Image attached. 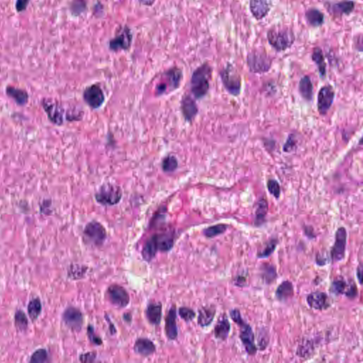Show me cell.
Segmentation results:
<instances>
[{
  "instance_id": "cell-1",
  "label": "cell",
  "mask_w": 363,
  "mask_h": 363,
  "mask_svg": "<svg viewBox=\"0 0 363 363\" xmlns=\"http://www.w3.org/2000/svg\"><path fill=\"white\" fill-rule=\"evenodd\" d=\"M268 42L275 50L281 52L292 47L295 36L291 28L282 26L272 27L267 33Z\"/></svg>"
},
{
  "instance_id": "cell-2",
  "label": "cell",
  "mask_w": 363,
  "mask_h": 363,
  "mask_svg": "<svg viewBox=\"0 0 363 363\" xmlns=\"http://www.w3.org/2000/svg\"><path fill=\"white\" fill-rule=\"evenodd\" d=\"M212 73V68L206 63L196 68L192 75L190 81L191 91L198 100L203 98L207 94Z\"/></svg>"
},
{
  "instance_id": "cell-3",
  "label": "cell",
  "mask_w": 363,
  "mask_h": 363,
  "mask_svg": "<svg viewBox=\"0 0 363 363\" xmlns=\"http://www.w3.org/2000/svg\"><path fill=\"white\" fill-rule=\"evenodd\" d=\"M221 79L228 93L237 96L241 90V78L231 64L228 63L221 71Z\"/></svg>"
},
{
  "instance_id": "cell-4",
  "label": "cell",
  "mask_w": 363,
  "mask_h": 363,
  "mask_svg": "<svg viewBox=\"0 0 363 363\" xmlns=\"http://www.w3.org/2000/svg\"><path fill=\"white\" fill-rule=\"evenodd\" d=\"M122 197L119 187L112 184L103 185L95 195L97 202L104 206H113L118 204Z\"/></svg>"
},
{
  "instance_id": "cell-5",
  "label": "cell",
  "mask_w": 363,
  "mask_h": 363,
  "mask_svg": "<svg viewBox=\"0 0 363 363\" xmlns=\"http://www.w3.org/2000/svg\"><path fill=\"white\" fill-rule=\"evenodd\" d=\"M247 64L251 73H264L271 68L272 60L265 53L252 51L248 55Z\"/></svg>"
},
{
  "instance_id": "cell-6",
  "label": "cell",
  "mask_w": 363,
  "mask_h": 363,
  "mask_svg": "<svg viewBox=\"0 0 363 363\" xmlns=\"http://www.w3.org/2000/svg\"><path fill=\"white\" fill-rule=\"evenodd\" d=\"M84 235L88 241L94 246L103 244L107 238L105 227L97 222H89L84 230Z\"/></svg>"
},
{
  "instance_id": "cell-7",
  "label": "cell",
  "mask_w": 363,
  "mask_h": 363,
  "mask_svg": "<svg viewBox=\"0 0 363 363\" xmlns=\"http://www.w3.org/2000/svg\"><path fill=\"white\" fill-rule=\"evenodd\" d=\"M347 244V231L344 227H340L335 236V243L331 251L332 261H341L345 257Z\"/></svg>"
},
{
  "instance_id": "cell-8",
  "label": "cell",
  "mask_w": 363,
  "mask_h": 363,
  "mask_svg": "<svg viewBox=\"0 0 363 363\" xmlns=\"http://www.w3.org/2000/svg\"><path fill=\"white\" fill-rule=\"evenodd\" d=\"M45 112L53 124L62 125L65 119V111L61 105L49 99H44L41 102Z\"/></svg>"
},
{
  "instance_id": "cell-9",
  "label": "cell",
  "mask_w": 363,
  "mask_h": 363,
  "mask_svg": "<svg viewBox=\"0 0 363 363\" xmlns=\"http://www.w3.org/2000/svg\"><path fill=\"white\" fill-rule=\"evenodd\" d=\"M107 294L111 303L119 308H124L130 302V297L127 291L118 284L110 286L107 289Z\"/></svg>"
},
{
  "instance_id": "cell-10",
  "label": "cell",
  "mask_w": 363,
  "mask_h": 363,
  "mask_svg": "<svg viewBox=\"0 0 363 363\" xmlns=\"http://www.w3.org/2000/svg\"><path fill=\"white\" fill-rule=\"evenodd\" d=\"M83 98L84 102L94 110L102 107L105 100L103 91L98 84H92L86 88L83 93Z\"/></svg>"
},
{
  "instance_id": "cell-11",
  "label": "cell",
  "mask_w": 363,
  "mask_h": 363,
  "mask_svg": "<svg viewBox=\"0 0 363 363\" xmlns=\"http://www.w3.org/2000/svg\"><path fill=\"white\" fill-rule=\"evenodd\" d=\"M335 98V91L332 85L321 88L318 94L317 108L320 114L325 115L332 107Z\"/></svg>"
},
{
  "instance_id": "cell-12",
  "label": "cell",
  "mask_w": 363,
  "mask_h": 363,
  "mask_svg": "<svg viewBox=\"0 0 363 363\" xmlns=\"http://www.w3.org/2000/svg\"><path fill=\"white\" fill-rule=\"evenodd\" d=\"M240 327H241V332H240L239 337L243 345H244L245 349L249 355L253 356L257 352L253 331L251 326L246 324V322L243 323L241 325H240Z\"/></svg>"
},
{
  "instance_id": "cell-13",
  "label": "cell",
  "mask_w": 363,
  "mask_h": 363,
  "mask_svg": "<svg viewBox=\"0 0 363 363\" xmlns=\"http://www.w3.org/2000/svg\"><path fill=\"white\" fill-rule=\"evenodd\" d=\"M132 38L130 29L128 27H124L119 35L115 36V38H112L110 41V44H109L110 49L113 51L127 50L132 44Z\"/></svg>"
},
{
  "instance_id": "cell-14",
  "label": "cell",
  "mask_w": 363,
  "mask_h": 363,
  "mask_svg": "<svg viewBox=\"0 0 363 363\" xmlns=\"http://www.w3.org/2000/svg\"><path fill=\"white\" fill-rule=\"evenodd\" d=\"M63 319L65 324L73 330L80 331L83 326V313L75 307H68L65 309L63 313Z\"/></svg>"
},
{
  "instance_id": "cell-15",
  "label": "cell",
  "mask_w": 363,
  "mask_h": 363,
  "mask_svg": "<svg viewBox=\"0 0 363 363\" xmlns=\"http://www.w3.org/2000/svg\"><path fill=\"white\" fill-rule=\"evenodd\" d=\"M328 12L335 17L348 15L353 12L355 9L354 1L351 0H343L337 3L328 4L326 5Z\"/></svg>"
},
{
  "instance_id": "cell-16",
  "label": "cell",
  "mask_w": 363,
  "mask_h": 363,
  "mask_svg": "<svg viewBox=\"0 0 363 363\" xmlns=\"http://www.w3.org/2000/svg\"><path fill=\"white\" fill-rule=\"evenodd\" d=\"M307 302L308 306L315 310L326 309L329 307V297L325 292H311L307 296Z\"/></svg>"
},
{
  "instance_id": "cell-17",
  "label": "cell",
  "mask_w": 363,
  "mask_h": 363,
  "mask_svg": "<svg viewBox=\"0 0 363 363\" xmlns=\"http://www.w3.org/2000/svg\"><path fill=\"white\" fill-rule=\"evenodd\" d=\"M271 8L268 0H250L251 14L257 20L263 19L268 15Z\"/></svg>"
},
{
  "instance_id": "cell-18",
  "label": "cell",
  "mask_w": 363,
  "mask_h": 363,
  "mask_svg": "<svg viewBox=\"0 0 363 363\" xmlns=\"http://www.w3.org/2000/svg\"><path fill=\"white\" fill-rule=\"evenodd\" d=\"M153 241L157 250L161 252H168L172 249L174 246L173 235L170 233H159L153 236Z\"/></svg>"
},
{
  "instance_id": "cell-19",
  "label": "cell",
  "mask_w": 363,
  "mask_h": 363,
  "mask_svg": "<svg viewBox=\"0 0 363 363\" xmlns=\"http://www.w3.org/2000/svg\"><path fill=\"white\" fill-rule=\"evenodd\" d=\"M176 317H177L176 308L175 306H172L169 309L166 319V335L169 340H175L178 335Z\"/></svg>"
},
{
  "instance_id": "cell-20",
  "label": "cell",
  "mask_w": 363,
  "mask_h": 363,
  "mask_svg": "<svg viewBox=\"0 0 363 363\" xmlns=\"http://www.w3.org/2000/svg\"><path fill=\"white\" fill-rule=\"evenodd\" d=\"M156 345L148 338H139L134 345V351L137 354L147 357L156 351Z\"/></svg>"
},
{
  "instance_id": "cell-21",
  "label": "cell",
  "mask_w": 363,
  "mask_h": 363,
  "mask_svg": "<svg viewBox=\"0 0 363 363\" xmlns=\"http://www.w3.org/2000/svg\"><path fill=\"white\" fill-rule=\"evenodd\" d=\"M182 112L184 117L188 121H191L197 114L198 108L196 102L190 96H186L182 100Z\"/></svg>"
},
{
  "instance_id": "cell-22",
  "label": "cell",
  "mask_w": 363,
  "mask_h": 363,
  "mask_svg": "<svg viewBox=\"0 0 363 363\" xmlns=\"http://www.w3.org/2000/svg\"><path fill=\"white\" fill-rule=\"evenodd\" d=\"M6 93L8 97L12 99L17 105L20 106H25L28 102V94L25 89L13 87V86H8L6 88Z\"/></svg>"
},
{
  "instance_id": "cell-23",
  "label": "cell",
  "mask_w": 363,
  "mask_h": 363,
  "mask_svg": "<svg viewBox=\"0 0 363 363\" xmlns=\"http://www.w3.org/2000/svg\"><path fill=\"white\" fill-rule=\"evenodd\" d=\"M147 319L151 324L158 325L162 318V305L161 303H150L145 311Z\"/></svg>"
},
{
  "instance_id": "cell-24",
  "label": "cell",
  "mask_w": 363,
  "mask_h": 363,
  "mask_svg": "<svg viewBox=\"0 0 363 363\" xmlns=\"http://www.w3.org/2000/svg\"><path fill=\"white\" fill-rule=\"evenodd\" d=\"M216 315V309L213 307H203L199 310L198 324L201 327L210 325L214 321Z\"/></svg>"
},
{
  "instance_id": "cell-25",
  "label": "cell",
  "mask_w": 363,
  "mask_h": 363,
  "mask_svg": "<svg viewBox=\"0 0 363 363\" xmlns=\"http://www.w3.org/2000/svg\"><path fill=\"white\" fill-rule=\"evenodd\" d=\"M231 332V324L226 318H222L217 322L214 327V335L221 340H225L228 338Z\"/></svg>"
},
{
  "instance_id": "cell-26",
  "label": "cell",
  "mask_w": 363,
  "mask_h": 363,
  "mask_svg": "<svg viewBox=\"0 0 363 363\" xmlns=\"http://www.w3.org/2000/svg\"><path fill=\"white\" fill-rule=\"evenodd\" d=\"M299 91L301 96L307 102H310L313 99V84L311 78L305 75L300 80L299 83Z\"/></svg>"
},
{
  "instance_id": "cell-27",
  "label": "cell",
  "mask_w": 363,
  "mask_h": 363,
  "mask_svg": "<svg viewBox=\"0 0 363 363\" xmlns=\"http://www.w3.org/2000/svg\"><path fill=\"white\" fill-rule=\"evenodd\" d=\"M305 17L308 25L313 27H321L324 22V14L315 8L308 9L305 13Z\"/></svg>"
},
{
  "instance_id": "cell-28",
  "label": "cell",
  "mask_w": 363,
  "mask_h": 363,
  "mask_svg": "<svg viewBox=\"0 0 363 363\" xmlns=\"http://www.w3.org/2000/svg\"><path fill=\"white\" fill-rule=\"evenodd\" d=\"M294 294L293 284L289 281H284L277 288L276 298L279 301H286Z\"/></svg>"
},
{
  "instance_id": "cell-29",
  "label": "cell",
  "mask_w": 363,
  "mask_h": 363,
  "mask_svg": "<svg viewBox=\"0 0 363 363\" xmlns=\"http://www.w3.org/2000/svg\"><path fill=\"white\" fill-rule=\"evenodd\" d=\"M311 59L317 65L319 74L321 78H324L326 75V64L322 49L320 47H316L313 49Z\"/></svg>"
},
{
  "instance_id": "cell-30",
  "label": "cell",
  "mask_w": 363,
  "mask_h": 363,
  "mask_svg": "<svg viewBox=\"0 0 363 363\" xmlns=\"http://www.w3.org/2000/svg\"><path fill=\"white\" fill-rule=\"evenodd\" d=\"M268 210V201L265 198H262L257 203L256 211H255V223L257 226L263 224L265 222Z\"/></svg>"
},
{
  "instance_id": "cell-31",
  "label": "cell",
  "mask_w": 363,
  "mask_h": 363,
  "mask_svg": "<svg viewBox=\"0 0 363 363\" xmlns=\"http://www.w3.org/2000/svg\"><path fill=\"white\" fill-rule=\"evenodd\" d=\"M166 77L168 81V84L170 87L169 89L172 90L177 89L180 86L182 78V71L178 68H172L166 72Z\"/></svg>"
},
{
  "instance_id": "cell-32",
  "label": "cell",
  "mask_w": 363,
  "mask_h": 363,
  "mask_svg": "<svg viewBox=\"0 0 363 363\" xmlns=\"http://www.w3.org/2000/svg\"><path fill=\"white\" fill-rule=\"evenodd\" d=\"M157 252H158V250L155 246L154 241H153V238L150 237L143 246L142 255L144 260L150 262L156 256Z\"/></svg>"
},
{
  "instance_id": "cell-33",
  "label": "cell",
  "mask_w": 363,
  "mask_h": 363,
  "mask_svg": "<svg viewBox=\"0 0 363 363\" xmlns=\"http://www.w3.org/2000/svg\"><path fill=\"white\" fill-rule=\"evenodd\" d=\"M314 352V345L311 340H304L297 348V354L300 357L307 358Z\"/></svg>"
},
{
  "instance_id": "cell-34",
  "label": "cell",
  "mask_w": 363,
  "mask_h": 363,
  "mask_svg": "<svg viewBox=\"0 0 363 363\" xmlns=\"http://www.w3.org/2000/svg\"><path fill=\"white\" fill-rule=\"evenodd\" d=\"M228 225L224 223H220L208 227L203 231L204 236L207 238H212L218 236L219 235L223 234L226 231Z\"/></svg>"
},
{
  "instance_id": "cell-35",
  "label": "cell",
  "mask_w": 363,
  "mask_h": 363,
  "mask_svg": "<svg viewBox=\"0 0 363 363\" xmlns=\"http://www.w3.org/2000/svg\"><path fill=\"white\" fill-rule=\"evenodd\" d=\"M42 311V305L39 299H34L28 303V312L30 319L32 321H35L38 319L39 315Z\"/></svg>"
},
{
  "instance_id": "cell-36",
  "label": "cell",
  "mask_w": 363,
  "mask_h": 363,
  "mask_svg": "<svg viewBox=\"0 0 363 363\" xmlns=\"http://www.w3.org/2000/svg\"><path fill=\"white\" fill-rule=\"evenodd\" d=\"M278 241L277 239H271L267 243L266 246L264 247L263 250L257 252V256L258 258H267L270 257L276 251L278 246Z\"/></svg>"
},
{
  "instance_id": "cell-37",
  "label": "cell",
  "mask_w": 363,
  "mask_h": 363,
  "mask_svg": "<svg viewBox=\"0 0 363 363\" xmlns=\"http://www.w3.org/2000/svg\"><path fill=\"white\" fill-rule=\"evenodd\" d=\"M178 167V161L174 156H168L163 159L162 168L166 172H172Z\"/></svg>"
},
{
  "instance_id": "cell-38",
  "label": "cell",
  "mask_w": 363,
  "mask_h": 363,
  "mask_svg": "<svg viewBox=\"0 0 363 363\" xmlns=\"http://www.w3.org/2000/svg\"><path fill=\"white\" fill-rule=\"evenodd\" d=\"M348 285L349 284H348V283L345 282L344 279H342V278L336 279L332 282V286H331V291L335 295L345 294Z\"/></svg>"
},
{
  "instance_id": "cell-39",
  "label": "cell",
  "mask_w": 363,
  "mask_h": 363,
  "mask_svg": "<svg viewBox=\"0 0 363 363\" xmlns=\"http://www.w3.org/2000/svg\"><path fill=\"white\" fill-rule=\"evenodd\" d=\"M86 9L85 0H73L70 3V10L74 16L81 15Z\"/></svg>"
},
{
  "instance_id": "cell-40",
  "label": "cell",
  "mask_w": 363,
  "mask_h": 363,
  "mask_svg": "<svg viewBox=\"0 0 363 363\" xmlns=\"http://www.w3.org/2000/svg\"><path fill=\"white\" fill-rule=\"evenodd\" d=\"M263 279H265V282L270 284L272 282L275 280L277 278V272L276 268L273 265H265V266H263Z\"/></svg>"
},
{
  "instance_id": "cell-41",
  "label": "cell",
  "mask_w": 363,
  "mask_h": 363,
  "mask_svg": "<svg viewBox=\"0 0 363 363\" xmlns=\"http://www.w3.org/2000/svg\"><path fill=\"white\" fill-rule=\"evenodd\" d=\"M15 324L20 330H25L28 326V319L24 311L19 310L15 313Z\"/></svg>"
},
{
  "instance_id": "cell-42",
  "label": "cell",
  "mask_w": 363,
  "mask_h": 363,
  "mask_svg": "<svg viewBox=\"0 0 363 363\" xmlns=\"http://www.w3.org/2000/svg\"><path fill=\"white\" fill-rule=\"evenodd\" d=\"M49 355L45 349L37 350L32 355L30 362L31 363H46L48 362Z\"/></svg>"
},
{
  "instance_id": "cell-43",
  "label": "cell",
  "mask_w": 363,
  "mask_h": 363,
  "mask_svg": "<svg viewBox=\"0 0 363 363\" xmlns=\"http://www.w3.org/2000/svg\"><path fill=\"white\" fill-rule=\"evenodd\" d=\"M268 191L270 194L274 196L276 199H279L280 196L281 188L280 185L276 180H269L267 183Z\"/></svg>"
},
{
  "instance_id": "cell-44",
  "label": "cell",
  "mask_w": 363,
  "mask_h": 363,
  "mask_svg": "<svg viewBox=\"0 0 363 363\" xmlns=\"http://www.w3.org/2000/svg\"><path fill=\"white\" fill-rule=\"evenodd\" d=\"M179 314H180V317L187 322L193 321L196 316V313L195 311L192 308H188V307H181V308H180Z\"/></svg>"
},
{
  "instance_id": "cell-45",
  "label": "cell",
  "mask_w": 363,
  "mask_h": 363,
  "mask_svg": "<svg viewBox=\"0 0 363 363\" xmlns=\"http://www.w3.org/2000/svg\"><path fill=\"white\" fill-rule=\"evenodd\" d=\"M87 335L90 341L92 343H94V345H102V339L96 335L93 327L92 326L89 325L87 327Z\"/></svg>"
},
{
  "instance_id": "cell-46",
  "label": "cell",
  "mask_w": 363,
  "mask_h": 363,
  "mask_svg": "<svg viewBox=\"0 0 363 363\" xmlns=\"http://www.w3.org/2000/svg\"><path fill=\"white\" fill-rule=\"evenodd\" d=\"M30 2H31V0H16V11L18 13L25 12L29 5Z\"/></svg>"
},
{
  "instance_id": "cell-47",
  "label": "cell",
  "mask_w": 363,
  "mask_h": 363,
  "mask_svg": "<svg viewBox=\"0 0 363 363\" xmlns=\"http://www.w3.org/2000/svg\"><path fill=\"white\" fill-rule=\"evenodd\" d=\"M230 316H231V319L238 325H241L243 323L245 322L244 320L242 319L240 310L238 308H233V309L231 310L230 311Z\"/></svg>"
},
{
  "instance_id": "cell-48",
  "label": "cell",
  "mask_w": 363,
  "mask_h": 363,
  "mask_svg": "<svg viewBox=\"0 0 363 363\" xmlns=\"http://www.w3.org/2000/svg\"><path fill=\"white\" fill-rule=\"evenodd\" d=\"M257 342H258L259 348L262 351H264L268 347V343H269V338H268V335H267L266 332L265 333V334H263V332H261V334L259 335Z\"/></svg>"
},
{
  "instance_id": "cell-49",
  "label": "cell",
  "mask_w": 363,
  "mask_h": 363,
  "mask_svg": "<svg viewBox=\"0 0 363 363\" xmlns=\"http://www.w3.org/2000/svg\"><path fill=\"white\" fill-rule=\"evenodd\" d=\"M296 145L295 138L293 134H290L289 136L288 139H287V141H286L285 144L283 147V150L284 152H290L294 149V147Z\"/></svg>"
},
{
  "instance_id": "cell-50",
  "label": "cell",
  "mask_w": 363,
  "mask_h": 363,
  "mask_svg": "<svg viewBox=\"0 0 363 363\" xmlns=\"http://www.w3.org/2000/svg\"><path fill=\"white\" fill-rule=\"evenodd\" d=\"M86 272V268L84 270V268H81V267L76 265V266L72 267L70 268L69 274L73 278H81L83 276V274H84Z\"/></svg>"
},
{
  "instance_id": "cell-51",
  "label": "cell",
  "mask_w": 363,
  "mask_h": 363,
  "mask_svg": "<svg viewBox=\"0 0 363 363\" xmlns=\"http://www.w3.org/2000/svg\"><path fill=\"white\" fill-rule=\"evenodd\" d=\"M345 294V296H347V297L350 299H354L355 297H357L358 288L354 282H353V284L351 283V284L348 285V289H347Z\"/></svg>"
},
{
  "instance_id": "cell-52",
  "label": "cell",
  "mask_w": 363,
  "mask_h": 363,
  "mask_svg": "<svg viewBox=\"0 0 363 363\" xmlns=\"http://www.w3.org/2000/svg\"><path fill=\"white\" fill-rule=\"evenodd\" d=\"M95 353L91 352V353H87L81 355V357H80V361L83 363H92L95 360Z\"/></svg>"
},
{
  "instance_id": "cell-53",
  "label": "cell",
  "mask_w": 363,
  "mask_h": 363,
  "mask_svg": "<svg viewBox=\"0 0 363 363\" xmlns=\"http://www.w3.org/2000/svg\"><path fill=\"white\" fill-rule=\"evenodd\" d=\"M357 278L359 281L360 284H362L363 279V268L361 266L358 267L357 268Z\"/></svg>"
},
{
  "instance_id": "cell-54",
  "label": "cell",
  "mask_w": 363,
  "mask_h": 363,
  "mask_svg": "<svg viewBox=\"0 0 363 363\" xmlns=\"http://www.w3.org/2000/svg\"><path fill=\"white\" fill-rule=\"evenodd\" d=\"M124 319H125L126 321H130L131 320H132V316H131V314H129V313H126V314H124Z\"/></svg>"
}]
</instances>
